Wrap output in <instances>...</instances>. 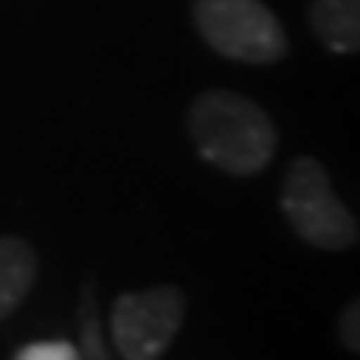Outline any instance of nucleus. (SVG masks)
<instances>
[{
  "label": "nucleus",
  "mask_w": 360,
  "mask_h": 360,
  "mask_svg": "<svg viewBox=\"0 0 360 360\" xmlns=\"http://www.w3.org/2000/svg\"><path fill=\"white\" fill-rule=\"evenodd\" d=\"M37 281V254L24 237H0V321L20 307Z\"/></svg>",
  "instance_id": "nucleus-5"
},
{
  "label": "nucleus",
  "mask_w": 360,
  "mask_h": 360,
  "mask_svg": "<svg viewBox=\"0 0 360 360\" xmlns=\"http://www.w3.org/2000/svg\"><path fill=\"white\" fill-rule=\"evenodd\" d=\"M337 334H340V344L357 354L360 350V300H350L344 314H340V323H337Z\"/></svg>",
  "instance_id": "nucleus-8"
},
{
  "label": "nucleus",
  "mask_w": 360,
  "mask_h": 360,
  "mask_svg": "<svg viewBox=\"0 0 360 360\" xmlns=\"http://www.w3.org/2000/svg\"><path fill=\"white\" fill-rule=\"evenodd\" d=\"M193 24L227 60L277 64L287 53V34L264 0H193Z\"/></svg>",
  "instance_id": "nucleus-3"
},
{
  "label": "nucleus",
  "mask_w": 360,
  "mask_h": 360,
  "mask_svg": "<svg viewBox=\"0 0 360 360\" xmlns=\"http://www.w3.org/2000/svg\"><path fill=\"white\" fill-rule=\"evenodd\" d=\"M310 27L334 53H357L360 0H310Z\"/></svg>",
  "instance_id": "nucleus-6"
},
{
  "label": "nucleus",
  "mask_w": 360,
  "mask_h": 360,
  "mask_svg": "<svg viewBox=\"0 0 360 360\" xmlns=\"http://www.w3.org/2000/svg\"><path fill=\"white\" fill-rule=\"evenodd\" d=\"M187 297L174 283L120 294L110 307V334L124 360H160L180 334Z\"/></svg>",
  "instance_id": "nucleus-4"
},
{
  "label": "nucleus",
  "mask_w": 360,
  "mask_h": 360,
  "mask_svg": "<svg viewBox=\"0 0 360 360\" xmlns=\"http://www.w3.org/2000/svg\"><path fill=\"white\" fill-rule=\"evenodd\" d=\"M187 127L197 154L233 177H254L267 170L277 150V130L267 110L233 90L200 94L191 103Z\"/></svg>",
  "instance_id": "nucleus-1"
},
{
  "label": "nucleus",
  "mask_w": 360,
  "mask_h": 360,
  "mask_svg": "<svg viewBox=\"0 0 360 360\" xmlns=\"http://www.w3.org/2000/svg\"><path fill=\"white\" fill-rule=\"evenodd\" d=\"M13 360H80V350L67 340H37L17 350Z\"/></svg>",
  "instance_id": "nucleus-7"
},
{
  "label": "nucleus",
  "mask_w": 360,
  "mask_h": 360,
  "mask_svg": "<svg viewBox=\"0 0 360 360\" xmlns=\"http://www.w3.org/2000/svg\"><path fill=\"white\" fill-rule=\"evenodd\" d=\"M281 210L304 244L317 250H347L357 244V217L330 187L321 160L297 157L281 191Z\"/></svg>",
  "instance_id": "nucleus-2"
}]
</instances>
